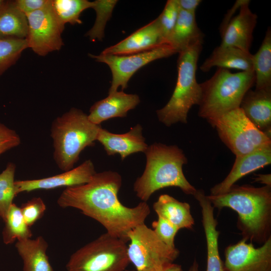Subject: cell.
Here are the masks:
<instances>
[{
    "mask_svg": "<svg viewBox=\"0 0 271 271\" xmlns=\"http://www.w3.org/2000/svg\"><path fill=\"white\" fill-rule=\"evenodd\" d=\"M121 184V177L116 172L96 173L88 183L67 187L57 203L63 208L79 209L100 223L107 233L126 242L128 232L145 223L151 211L146 202L134 207L122 204L117 196Z\"/></svg>",
    "mask_w": 271,
    "mask_h": 271,
    "instance_id": "6da1fadb",
    "label": "cell"
},
{
    "mask_svg": "<svg viewBox=\"0 0 271 271\" xmlns=\"http://www.w3.org/2000/svg\"><path fill=\"white\" fill-rule=\"evenodd\" d=\"M207 197L214 208L227 207L237 213L242 239L262 244L271 238V187L234 184L224 193Z\"/></svg>",
    "mask_w": 271,
    "mask_h": 271,
    "instance_id": "7a4b0ae2",
    "label": "cell"
},
{
    "mask_svg": "<svg viewBox=\"0 0 271 271\" xmlns=\"http://www.w3.org/2000/svg\"><path fill=\"white\" fill-rule=\"evenodd\" d=\"M144 153L147 159L145 169L133 185L139 198L147 202L156 191L169 187H178L184 193L194 195L197 189L183 173V166L188 161L180 148L155 143L148 146Z\"/></svg>",
    "mask_w": 271,
    "mask_h": 271,
    "instance_id": "3957f363",
    "label": "cell"
},
{
    "mask_svg": "<svg viewBox=\"0 0 271 271\" xmlns=\"http://www.w3.org/2000/svg\"><path fill=\"white\" fill-rule=\"evenodd\" d=\"M101 125L91 122L88 115L73 107L52 122L50 136L53 141V158L63 172L74 168L81 152L94 145Z\"/></svg>",
    "mask_w": 271,
    "mask_h": 271,
    "instance_id": "277c9868",
    "label": "cell"
},
{
    "mask_svg": "<svg viewBox=\"0 0 271 271\" xmlns=\"http://www.w3.org/2000/svg\"><path fill=\"white\" fill-rule=\"evenodd\" d=\"M254 84V71L232 73L218 68L210 79L200 83L198 115L207 120L239 108L243 96Z\"/></svg>",
    "mask_w": 271,
    "mask_h": 271,
    "instance_id": "5b68a950",
    "label": "cell"
},
{
    "mask_svg": "<svg viewBox=\"0 0 271 271\" xmlns=\"http://www.w3.org/2000/svg\"><path fill=\"white\" fill-rule=\"evenodd\" d=\"M202 44L197 43L178 53V77L174 90L166 105L156 111L159 121L167 126L178 122L186 123L190 108L199 104L201 89L196 73Z\"/></svg>",
    "mask_w": 271,
    "mask_h": 271,
    "instance_id": "8992f818",
    "label": "cell"
},
{
    "mask_svg": "<svg viewBox=\"0 0 271 271\" xmlns=\"http://www.w3.org/2000/svg\"><path fill=\"white\" fill-rule=\"evenodd\" d=\"M126 241L106 232L73 253L67 271H125L130 263Z\"/></svg>",
    "mask_w": 271,
    "mask_h": 271,
    "instance_id": "52a82bcc",
    "label": "cell"
},
{
    "mask_svg": "<svg viewBox=\"0 0 271 271\" xmlns=\"http://www.w3.org/2000/svg\"><path fill=\"white\" fill-rule=\"evenodd\" d=\"M207 121L236 157L271 146V136L257 128L239 107Z\"/></svg>",
    "mask_w": 271,
    "mask_h": 271,
    "instance_id": "ba28073f",
    "label": "cell"
},
{
    "mask_svg": "<svg viewBox=\"0 0 271 271\" xmlns=\"http://www.w3.org/2000/svg\"><path fill=\"white\" fill-rule=\"evenodd\" d=\"M127 237L130 241L127 255L137 271L162 269L173 263L180 253L176 247L164 243L145 223L130 230Z\"/></svg>",
    "mask_w": 271,
    "mask_h": 271,
    "instance_id": "9c48e42d",
    "label": "cell"
},
{
    "mask_svg": "<svg viewBox=\"0 0 271 271\" xmlns=\"http://www.w3.org/2000/svg\"><path fill=\"white\" fill-rule=\"evenodd\" d=\"M177 52L169 44H165L153 49L136 54L125 55H93L89 56L96 61L104 63L109 67L112 80L108 94L127 87L128 82L132 75L140 68L159 59L170 57Z\"/></svg>",
    "mask_w": 271,
    "mask_h": 271,
    "instance_id": "30bf717a",
    "label": "cell"
},
{
    "mask_svg": "<svg viewBox=\"0 0 271 271\" xmlns=\"http://www.w3.org/2000/svg\"><path fill=\"white\" fill-rule=\"evenodd\" d=\"M28 47L39 56L59 51L63 45L61 34L64 29L53 11L51 0L43 8L26 15Z\"/></svg>",
    "mask_w": 271,
    "mask_h": 271,
    "instance_id": "8fae6325",
    "label": "cell"
},
{
    "mask_svg": "<svg viewBox=\"0 0 271 271\" xmlns=\"http://www.w3.org/2000/svg\"><path fill=\"white\" fill-rule=\"evenodd\" d=\"M224 255L228 271H271V238L258 247L242 239L227 246Z\"/></svg>",
    "mask_w": 271,
    "mask_h": 271,
    "instance_id": "7c38bea8",
    "label": "cell"
},
{
    "mask_svg": "<svg viewBox=\"0 0 271 271\" xmlns=\"http://www.w3.org/2000/svg\"><path fill=\"white\" fill-rule=\"evenodd\" d=\"M96 173L92 161L87 160L77 167L60 174L42 179L15 181L16 193L83 185L88 183Z\"/></svg>",
    "mask_w": 271,
    "mask_h": 271,
    "instance_id": "4fadbf2b",
    "label": "cell"
},
{
    "mask_svg": "<svg viewBox=\"0 0 271 271\" xmlns=\"http://www.w3.org/2000/svg\"><path fill=\"white\" fill-rule=\"evenodd\" d=\"M165 44H167L156 18L115 45L106 48L101 54L130 55L147 51Z\"/></svg>",
    "mask_w": 271,
    "mask_h": 271,
    "instance_id": "5bb4252c",
    "label": "cell"
},
{
    "mask_svg": "<svg viewBox=\"0 0 271 271\" xmlns=\"http://www.w3.org/2000/svg\"><path fill=\"white\" fill-rule=\"evenodd\" d=\"M249 3V1L244 0L238 14L231 19L221 34L222 41L220 46L234 47L250 52L257 16L251 11Z\"/></svg>",
    "mask_w": 271,
    "mask_h": 271,
    "instance_id": "9a60e30c",
    "label": "cell"
},
{
    "mask_svg": "<svg viewBox=\"0 0 271 271\" xmlns=\"http://www.w3.org/2000/svg\"><path fill=\"white\" fill-rule=\"evenodd\" d=\"M142 130L140 124H137L130 128L128 132L123 134L113 133L101 127L96 141L103 146L108 156L118 154L123 160L132 154L144 153L147 150L148 146L145 142Z\"/></svg>",
    "mask_w": 271,
    "mask_h": 271,
    "instance_id": "2e32d148",
    "label": "cell"
},
{
    "mask_svg": "<svg viewBox=\"0 0 271 271\" xmlns=\"http://www.w3.org/2000/svg\"><path fill=\"white\" fill-rule=\"evenodd\" d=\"M193 196L201 209L202 222L207 245V267L206 271H223L224 265L218 248L220 232L217 229V221L214 215V208L203 190H196Z\"/></svg>",
    "mask_w": 271,
    "mask_h": 271,
    "instance_id": "e0dca14e",
    "label": "cell"
},
{
    "mask_svg": "<svg viewBox=\"0 0 271 271\" xmlns=\"http://www.w3.org/2000/svg\"><path fill=\"white\" fill-rule=\"evenodd\" d=\"M271 163V146L236 157L231 170L226 178L210 189L211 195L226 192L240 179Z\"/></svg>",
    "mask_w": 271,
    "mask_h": 271,
    "instance_id": "ac0fdd59",
    "label": "cell"
},
{
    "mask_svg": "<svg viewBox=\"0 0 271 271\" xmlns=\"http://www.w3.org/2000/svg\"><path fill=\"white\" fill-rule=\"evenodd\" d=\"M140 102L137 94L117 91L94 103L90 108L88 117L91 122L99 125L111 118L126 116L127 112L134 108Z\"/></svg>",
    "mask_w": 271,
    "mask_h": 271,
    "instance_id": "d6986e66",
    "label": "cell"
},
{
    "mask_svg": "<svg viewBox=\"0 0 271 271\" xmlns=\"http://www.w3.org/2000/svg\"><path fill=\"white\" fill-rule=\"evenodd\" d=\"M239 108L257 128L271 136V90L250 89Z\"/></svg>",
    "mask_w": 271,
    "mask_h": 271,
    "instance_id": "ffe728a7",
    "label": "cell"
},
{
    "mask_svg": "<svg viewBox=\"0 0 271 271\" xmlns=\"http://www.w3.org/2000/svg\"><path fill=\"white\" fill-rule=\"evenodd\" d=\"M252 56L250 52L238 48L219 46L214 49L200 68L204 72L209 71L213 67L253 71Z\"/></svg>",
    "mask_w": 271,
    "mask_h": 271,
    "instance_id": "44dd1931",
    "label": "cell"
},
{
    "mask_svg": "<svg viewBox=\"0 0 271 271\" xmlns=\"http://www.w3.org/2000/svg\"><path fill=\"white\" fill-rule=\"evenodd\" d=\"M196 13L180 10L175 26L168 41L177 53L203 42L204 34L198 27Z\"/></svg>",
    "mask_w": 271,
    "mask_h": 271,
    "instance_id": "7402d4cb",
    "label": "cell"
},
{
    "mask_svg": "<svg viewBox=\"0 0 271 271\" xmlns=\"http://www.w3.org/2000/svg\"><path fill=\"white\" fill-rule=\"evenodd\" d=\"M15 246L23 261V271H54L47 255L48 243L42 236L18 240Z\"/></svg>",
    "mask_w": 271,
    "mask_h": 271,
    "instance_id": "603a6c76",
    "label": "cell"
},
{
    "mask_svg": "<svg viewBox=\"0 0 271 271\" xmlns=\"http://www.w3.org/2000/svg\"><path fill=\"white\" fill-rule=\"evenodd\" d=\"M153 209L158 217L169 221L179 229L193 228L194 219L188 203L179 201L168 194H162L154 203Z\"/></svg>",
    "mask_w": 271,
    "mask_h": 271,
    "instance_id": "cb8c5ba5",
    "label": "cell"
},
{
    "mask_svg": "<svg viewBox=\"0 0 271 271\" xmlns=\"http://www.w3.org/2000/svg\"><path fill=\"white\" fill-rule=\"evenodd\" d=\"M28 34L26 15L15 1H5L0 6V38L26 39Z\"/></svg>",
    "mask_w": 271,
    "mask_h": 271,
    "instance_id": "d4e9b609",
    "label": "cell"
},
{
    "mask_svg": "<svg viewBox=\"0 0 271 271\" xmlns=\"http://www.w3.org/2000/svg\"><path fill=\"white\" fill-rule=\"evenodd\" d=\"M255 89L271 90V30L268 27L257 52L252 56Z\"/></svg>",
    "mask_w": 271,
    "mask_h": 271,
    "instance_id": "484cf974",
    "label": "cell"
},
{
    "mask_svg": "<svg viewBox=\"0 0 271 271\" xmlns=\"http://www.w3.org/2000/svg\"><path fill=\"white\" fill-rule=\"evenodd\" d=\"M2 235L6 244L13 243L16 240L31 238L32 236L30 227L23 218L20 207L13 203L8 211Z\"/></svg>",
    "mask_w": 271,
    "mask_h": 271,
    "instance_id": "4316f807",
    "label": "cell"
},
{
    "mask_svg": "<svg viewBox=\"0 0 271 271\" xmlns=\"http://www.w3.org/2000/svg\"><path fill=\"white\" fill-rule=\"evenodd\" d=\"M51 3L58 20L64 27L67 23L82 24L81 14L93 5V2L87 0H51Z\"/></svg>",
    "mask_w": 271,
    "mask_h": 271,
    "instance_id": "83f0119b",
    "label": "cell"
},
{
    "mask_svg": "<svg viewBox=\"0 0 271 271\" xmlns=\"http://www.w3.org/2000/svg\"><path fill=\"white\" fill-rule=\"evenodd\" d=\"M16 165L9 163L0 174V218L5 221L8 211L16 196L15 174Z\"/></svg>",
    "mask_w": 271,
    "mask_h": 271,
    "instance_id": "f1b7e54d",
    "label": "cell"
},
{
    "mask_svg": "<svg viewBox=\"0 0 271 271\" xmlns=\"http://www.w3.org/2000/svg\"><path fill=\"white\" fill-rule=\"evenodd\" d=\"M117 2L116 0H96L93 2L92 8L96 12V20L92 28L85 35L91 41L102 40L106 24L110 18Z\"/></svg>",
    "mask_w": 271,
    "mask_h": 271,
    "instance_id": "f546056e",
    "label": "cell"
},
{
    "mask_svg": "<svg viewBox=\"0 0 271 271\" xmlns=\"http://www.w3.org/2000/svg\"><path fill=\"white\" fill-rule=\"evenodd\" d=\"M29 48L27 39L0 38V76L19 59Z\"/></svg>",
    "mask_w": 271,
    "mask_h": 271,
    "instance_id": "4dcf8cb0",
    "label": "cell"
},
{
    "mask_svg": "<svg viewBox=\"0 0 271 271\" xmlns=\"http://www.w3.org/2000/svg\"><path fill=\"white\" fill-rule=\"evenodd\" d=\"M180 11L178 0H168L157 18L162 35L167 44L176 24Z\"/></svg>",
    "mask_w": 271,
    "mask_h": 271,
    "instance_id": "1f68e13d",
    "label": "cell"
},
{
    "mask_svg": "<svg viewBox=\"0 0 271 271\" xmlns=\"http://www.w3.org/2000/svg\"><path fill=\"white\" fill-rule=\"evenodd\" d=\"M24 220L30 227L43 215L46 206L40 197H34L20 207Z\"/></svg>",
    "mask_w": 271,
    "mask_h": 271,
    "instance_id": "d6a6232c",
    "label": "cell"
},
{
    "mask_svg": "<svg viewBox=\"0 0 271 271\" xmlns=\"http://www.w3.org/2000/svg\"><path fill=\"white\" fill-rule=\"evenodd\" d=\"M152 229L158 237L169 247L174 248L175 237L179 229L172 223L161 217L152 223Z\"/></svg>",
    "mask_w": 271,
    "mask_h": 271,
    "instance_id": "836d02e7",
    "label": "cell"
},
{
    "mask_svg": "<svg viewBox=\"0 0 271 271\" xmlns=\"http://www.w3.org/2000/svg\"><path fill=\"white\" fill-rule=\"evenodd\" d=\"M21 144L16 131L0 122V155Z\"/></svg>",
    "mask_w": 271,
    "mask_h": 271,
    "instance_id": "e575fe53",
    "label": "cell"
},
{
    "mask_svg": "<svg viewBox=\"0 0 271 271\" xmlns=\"http://www.w3.org/2000/svg\"><path fill=\"white\" fill-rule=\"evenodd\" d=\"M49 0H17L15 3L19 10L26 15L45 7Z\"/></svg>",
    "mask_w": 271,
    "mask_h": 271,
    "instance_id": "d590c367",
    "label": "cell"
},
{
    "mask_svg": "<svg viewBox=\"0 0 271 271\" xmlns=\"http://www.w3.org/2000/svg\"><path fill=\"white\" fill-rule=\"evenodd\" d=\"M201 2L200 0H178L180 10L194 13Z\"/></svg>",
    "mask_w": 271,
    "mask_h": 271,
    "instance_id": "8d00e7d4",
    "label": "cell"
},
{
    "mask_svg": "<svg viewBox=\"0 0 271 271\" xmlns=\"http://www.w3.org/2000/svg\"><path fill=\"white\" fill-rule=\"evenodd\" d=\"M244 2V0H238L236 1L233 6L228 11L220 26V31L221 34L223 32L227 25L231 20V17L237 10L239 9Z\"/></svg>",
    "mask_w": 271,
    "mask_h": 271,
    "instance_id": "74e56055",
    "label": "cell"
},
{
    "mask_svg": "<svg viewBox=\"0 0 271 271\" xmlns=\"http://www.w3.org/2000/svg\"><path fill=\"white\" fill-rule=\"evenodd\" d=\"M255 181L259 182L265 186L271 187L270 174H259L254 179Z\"/></svg>",
    "mask_w": 271,
    "mask_h": 271,
    "instance_id": "f35d334b",
    "label": "cell"
},
{
    "mask_svg": "<svg viewBox=\"0 0 271 271\" xmlns=\"http://www.w3.org/2000/svg\"><path fill=\"white\" fill-rule=\"evenodd\" d=\"M125 271H137V270H125ZM145 271H183L181 265L176 264L172 263L167 267L159 270H145Z\"/></svg>",
    "mask_w": 271,
    "mask_h": 271,
    "instance_id": "ab89813d",
    "label": "cell"
},
{
    "mask_svg": "<svg viewBox=\"0 0 271 271\" xmlns=\"http://www.w3.org/2000/svg\"><path fill=\"white\" fill-rule=\"evenodd\" d=\"M188 271H199L198 263L196 259L194 260Z\"/></svg>",
    "mask_w": 271,
    "mask_h": 271,
    "instance_id": "60d3db41",
    "label": "cell"
},
{
    "mask_svg": "<svg viewBox=\"0 0 271 271\" xmlns=\"http://www.w3.org/2000/svg\"><path fill=\"white\" fill-rule=\"evenodd\" d=\"M5 2V1L0 0V6L3 5Z\"/></svg>",
    "mask_w": 271,
    "mask_h": 271,
    "instance_id": "b9f144b4",
    "label": "cell"
},
{
    "mask_svg": "<svg viewBox=\"0 0 271 271\" xmlns=\"http://www.w3.org/2000/svg\"><path fill=\"white\" fill-rule=\"evenodd\" d=\"M223 271H228V270H227L226 269H225V268L224 267Z\"/></svg>",
    "mask_w": 271,
    "mask_h": 271,
    "instance_id": "7bdbcfd3",
    "label": "cell"
}]
</instances>
